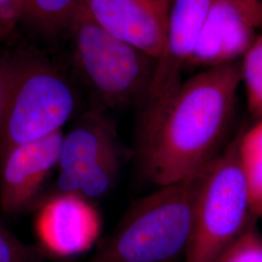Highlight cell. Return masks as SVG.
Returning <instances> with one entry per match:
<instances>
[{"mask_svg": "<svg viewBox=\"0 0 262 262\" xmlns=\"http://www.w3.org/2000/svg\"><path fill=\"white\" fill-rule=\"evenodd\" d=\"M240 84L239 61L183 82L159 121L137 137L135 157L147 181L163 187L206 168L219 155Z\"/></svg>", "mask_w": 262, "mask_h": 262, "instance_id": "cell-1", "label": "cell"}, {"mask_svg": "<svg viewBox=\"0 0 262 262\" xmlns=\"http://www.w3.org/2000/svg\"><path fill=\"white\" fill-rule=\"evenodd\" d=\"M78 107L66 73L33 49L8 51L0 103V160L13 148L50 136Z\"/></svg>", "mask_w": 262, "mask_h": 262, "instance_id": "cell-2", "label": "cell"}, {"mask_svg": "<svg viewBox=\"0 0 262 262\" xmlns=\"http://www.w3.org/2000/svg\"><path fill=\"white\" fill-rule=\"evenodd\" d=\"M203 171L136 201L88 262H175L185 256Z\"/></svg>", "mask_w": 262, "mask_h": 262, "instance_id": "cell-3", "label": "cell"}, {"mask_svg": "<svg viewBox=\"0 0 262 262\" xmlns=\"http://www.w3.org/2000/svg\"><path fill=\"white\" fill-rule=\"evenodd\" d=\"M67 31L77 74L105 110L140 107L148 93L156 59L110 34L83 5Z\"/></svg>", "mask_w": 262, "mask_h": 262, "instance_id": "cell-4", "label": "cell"}, {"mask_svg": "<svg viewBox=\"0 0 262 262\" xmlns=\"http://www.w3.org/2000/svg\"><path fill=\"white\" fill-rule=\"evenodd\" d=\"M238 135L203 171L185 262H219L256 220L239 159Z\"/></svg>", "mask_w": 262, "mask_h": 262, "instance_id": "cell-5", "label": "cell"}, {"mask_svg": "<svg viewBox=\"0 0 262 262\" xmlns=\"http://www.w3.org/2000/svg\"><path fill=\"white\" fill-rule=\"evenodd\" d=\"M211 1L173 0L163 47L156 59L148 93L139 107L137 136L156 124L183 84V71L195 49Z\"/></svg>", "mask_w": 262, "mask_h": 262, "instance_id": "cell-6", "label": "cell"}, {"mask_svg": "<svg viewBox=\"0 0 262 262\" xmlns=\"http://www.w3.org/2000/svg\"><path fill=\"white\" fill-rule=\"evenodd\" d=\"M63 131L21 144L0 160V209L9 215L36 209L52 172L57 169Z\"/></svg>", "mask_w": 262, "mask_h": 262, "instance_id": "cell-7", "label": "cell"}, {"mask_svg": "<svg viewBox=\"0 0 262 262\" xmlns=\"http://www.w3.org/2000/svg\"><path fill=\"white\" fill-rule=\"evenodd\" d=\"M260 28L261 11L244 0H212L186 69H206L239 61Z\"/></svg>", "mask_w": 262, "mask_h": 262, "instance_id": "cell-8", "label": "cell"}, {"mask_svg": "<svg viewBox=\"0 0 262 262\" xmlns=\"http://www.w3.org/2000/svg\"><path fill=\"white\" fill-rule=\"evenodd\" d=\"M34 228L43 249L68 257L93 247L101 229L97 210L83 197L55 194L46 197L36 208Z\"/></svg>", "mask_w": 262, "mask_h": 262, "instance_id": "cell-9", "label": "cell"}, {"mask_svg": "<svg viewBox=\"0 0 262 262\" xmlns=\"http://www.w3.org/2000/svg\"><path fill=\"white\" fill-rule=\"evenodd\" d=\"M91 18L116 36L157 59L163 47L167 19L138 0H82Z\"/></svg>", "mask_w": 262, "mask_h": 262, "instance_id": "cell-10", "label": "cell"}, {"mask_svg": "<svg viewBox=\"0 0 262 262\" xmlns=\"http://www.w3.org/2000/svg\"><path fill=\"white\" fill-rule=\"evenodd\" d=\"M119 149L117 123L107 110L94 105L63 135L57 170L82 168Z\"/></svg>", "mask_w": 262, "mask_h": 262, "instance_id": "cell-11", "label": "cell"}, {"mask_svg": "<svg viewBox=\"0 0 262 262\" xmlns=\"http://www.w3.org/2000/svg\"><path fill=\"white\" fill-rule=\"evenodd\" d=\"M122 157V149H119L106 155L91 165L58 171L52 188L45 193L42 200L46 197L61 193L83 197L90 201L106 195L118 179Z\"/></svg>", "mask_w": 262, "mask_h": 262, "instance_id": "cell-12", "label": "cell"}, {"mask_svg": "<svg viewBox=\"0 0 262 262\" xmlns=\"http://www.w3.org/2000/svg\"><path fill=\"white\" fill-rule=\"evenodd\" d=\"M239 159L253 216L262 219V119L240 134Z\"/></svg>", "mask_w": 262, "mask_h": 262, "instance_id": "cell-13", "label": "cell"}, {"mask_svg": "<svg viewBox=\"0 0 262 262\" xmlns=\"http://www.w3.org/2000/svg\"><path fill=\"white\" fill-rule=\"evenodd\" d=\"M23 23L43 33L57 34L67 30L82 0H21Z\"/></svg>", "mask_w": 262, "mask_h": 262, "instance_id": "cell-14", "label": "cell"}, {"mask_svg": "<svg viewBox=\"0 0 262 262\" xmlns=\"http://www.w3.org/2000/svg\"><path fill=\"white\" fill-rule=\"evenodd\" d=\"M248 109L253 120L262 119V34L257 35L240 62Z\"/></svg>", "mask_w": 262, "mask_h": 262, "instance_id": "cell-15", "label": "cell"}, {"mask_svg": "<svg viewBox=\"0 0 262 262\" xmlns=\"http://www.w3.org/2000/svg\"><path fill=\"white\" fill-rule=\"evenodd\" d=\"M219 262H262V235L253 220Z\"/></svg>", "mask_w": 262, "mask_h": 262, "instance_id": "cell-16", "label": "cell"}, {"mask_svg": "<svg viewBox=\"0 0 262 262\" xmlns=\"http://www.w3.org/2000/svg\"><path fill=\"white\" fill-rule=\"evenodd\" d=\"M0 262H44L42 248L21 242L0 225Z\"/></svg>", "mask_w": 262, "mask_h": 262, "instance_id": "cell-17", "label": "cell"}, {"mask_svg": "<svg viewBox=\"0 0 262 262\" xmlns=\"http://www.w3.org/2000/svg\"><path fill=\"white\" fill-rule=\"evenodd\" d=\"M21 23V0H0V42L12 40Z\"/></svg>", "mask_w": 262, "mask_h": 262, "instance_id": "cell-18", "label": "cell"}, {"mask_svg": "<svg viewBox=\"0 0 262 262\" xmlns=\"http://www.w3.org/2000/svg\"><path fill=\"white\" fill-rule=\"evenodd\" d=\"M7 58H8V51L0 50V103H1V96H2V90H3V83H4V76H5Z\"/></svg>", "mask_w": 262, "mask_h": 262, "instance_id": "cell-19", "label": "cell"}, {"mask_svg": "<svg viewBox=\"0 0 262 262\" xmlns=\"http://www.w3.org/2000/svg\"><path fill=\"white\" fill-rule=\"evenodd\" d=\"M138 1L142 3L144 6H146L148 9L158 13L161 17H163L164 19H167V15L160 8V6H159V3L157 2V0H138Z\"/></svg>", "mask_w": 262, "mask_h": 262, "instance_id": "cell-20", "label": "cell"}, {"mask_svg": "<svg viewBox=\"0 0 262 262\" xmlns=\"http://www.w3.org/2000/svg\"><path fill=\"white\" fill-rule=\"evenodd\" d=\"M157 2L159 3V5L160 6V8L162 9V11L166 15H168L169 8H170L173 0H157Z\"/></svg>", "mask_w": 262, "mask_h": 262, "instance_id": "cell-21", "label": "cell"}, {"mask_svg": "<svg viewBox=\"0 0 262 262\" xmlns=\"http://www.w3.org/2000/svg\"><path fill=\"white\" fill-rule=\"evenodd\" d=\"M244 1L249 5H251L254 9L262 12V0H244Z\"/></svg>", "mask_w": 262, "mask_h": 262, "instance_id": "cell-22", "label": "cell"}]
</instances>
